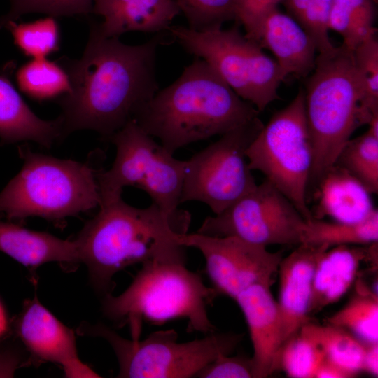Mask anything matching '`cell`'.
Here are the masks:
<instances>
[{
    "label": "cell",
    "mask_w": 378,
    "mask_h": 378,
    "mask_svg": "<svg viewBox=\"0 0 378 378\" xmlns=\"http://www.w3.org/2000/svg\"><path fill=\"white\" fill-rule=\"evenodd\" d=\"M160 39L137 46L102 36L94 23L83 56L62 66L71 92L60 97L62 138L91 130L107 139L134 120L158 91L155 74Z\"/></svg>",
    "instance_id": "6da1fadb"
},
{
    "label": "cell",
    "mask_w": 378,
    "mask_h": 378,
    "mask_svg": "<svg viewBox=\"0 0 378 378\" xmlns=\"http://www.w3.org/2000/svg\"><path fill=\"white\" fill-rule=\"evenodd\" d=\"M75 239L80 262L88 267L90 281L102 297L111 294L113 278L135 264L186 260L178 235L188 232L190 218L177 219L152 204L138 208L122 197L99 206Z\"/></svg>",
    "instance_id": "7a4b0ae2"
},
{
    "label": "cell",
    "mask_w": 378,
    "mask_h": 378,
    "mask_svg": "<svg viewBox=\"0 0 378 378\" xmlns=\"http://www.w3.org/2000/svg\"><path fill=\"white\" fill-rule=\"evenodd\" d=\"M204 59L196 57L172 84L158 91L134 120L174 154L193 142L223 135L258 118Z\"/></svg>",
    "instance_id": "3957f363"
},
{
    "label": "cell",
    "mask_w": 378,
    "mask_h": 378,
    "mask_svg": "<svg viewBox=\"0 0 378 378\" xmlns=\"http://www.w3.org/2000/svg\"><path fill=\"white\" fill-rule=\"evenodd\" d=\"M186 260H164L141 265L120 295L103 296L102 312L119 326H128L132 339L139 340L143 321L161 326L174 319L187 321L188 332L216 331L207 307L219 294L201 276L186 267Z\"/></svg>",
    "instance_id": "277c9868"
},
{
    "label": "cell",
    "mask_w": 378,
    "mask_h": 378,
    "mask_svg": "<svg viewBox=\"0 0 378 378\" xmlns=\"http://www.w3.org/2000/svg\"><path fill=\"white\" fill-rule=\"evenodd\" d=\"M311 74L304 90L314 157L309 183H316L353 132L364 125L363 92L352 51L342 45L318 54Z\"/></svg>",
    "instance_id": "5b68a950"
},
{
    "label": "cell",
    "mask_w": 378,
    "mask_h": 378,
    "mask_svg": "<svg viewBox=\"0 0 378 378\" xmlns=\"http://www.w3.org/2000/svg\"><path fill=\"white\" fill-rule=\"evenodd\" d=\"M22 169L0 192V217L59 220L99 206L96 170L88 162L18 148Z\"/></svg>",
    "instance_id": "8992f818"
},
{
    "label": "cell",
    "mask_w": 378,
    "mask_h": 378,
    "mask_svg": "<svg viewBox=\"0 0 378 378\" xmlns=\"http://www.w3.org/2000/svg\"><path fill=\"white\" fill-rule=\"evenodd\" d=\"M168 30L185 50L206 61L238 96L259 112L279 99L278 90L287 76L238 26L195 31L171 25Z\"/></svg>",
    "instance_id": "52a82bcc"
},
{
    "label": "cell",
    "mask_w": 378,
    "mask_h": 378,
    "mask_svg": "<svg viewBox=\"0 0 378 378\" xmlns=\"http://www.w3.org/2000/svg\"><path fill=\"white\" fill-rule=\"evenodd\" d=\"M83 334L104 339L112 347L120 378H190L223 355H230L242 335L217 332L187 342L173 329L158 330L143 340H129L104 324L83 326Z\"/></svg>",
    "instance_id": "ba28073f"
},
{
    "label": "cell",
    "mask_w": 378,
    "mask_h": 378,
    "mask_svg": "<svg viewBox=\"0 0 378 378\" xmlns=\"http://www.w3.org/2000/svg\"><path fill=\"white\" fill-rule=\"evenodd\" d=\"M116 148L112 167L98 172L100 204L121 197L126 186L146 192L164 213L174 215L181 204L186 160L175 158L132 120L107 139Z\"/></svg>",
    "instance_id": "9c48e42d"
},
{
    "label": "cell",
    "mask_w": 378,
    "mask_h": 378,
    "mask_svg": "<svg viewBox=\"0 0 378 378\" xmlns=\"http://www.w3.org/2000/svg\"><path fill=\"white\" fill-rule=\"evenodd\" d=\"M246 157L252 171L262 172L306 220L312 218L307 190L314 157L304 90L263 125L248 147Z\"/></svg>",
    "instance_id": "30bf717a"
},
{
    "label": "cell",
    "mask_w": 378,
    "mask_h": 378,
    "mask_svg": "<svg viewBox=\"0 0 378 378\" xmlns=\"http://www.w3.org/2000/svg\"><path fill=\"white\" fill-rule=\"evenodd\" d=\"M263 125L257 118L186 160L181 203L201 202L218 214L253 190L257 183L246 150Z\"/></svg>",
    "instance_id": "8fae6325"
},
{
    "label": "cell",
    "mask_w": 378,
    "mask_h": 378,
    "mask_svg": "<svg viewBox=\"0 0 378 378\" xmlns=\"http://www.w3.org/2000/svg\"><path fill=\"white\" fill-rule=\"evenodd\" d=\"M305 222L294 204L265 179L221 213L206 218L197 232L235 237L265 247L298 245Z\"/></svg>",
    "instance_id": "7c38bea8"
},
{
    "label": "cell",
    "mask_w": 378,
    "mask_h": 378,
    "mask_svg": "<svg viewBox=\"0 0 378 378\" xmlns=\"http://www.w3.org/2000/svg\"><path fill=\"white\" fill-rule=\"evenodd\" d=\"M177 241L201 252L213 288L233 300L253 284L271 287L282 259L280 252H270L265 246L235 237L186 232L178 234Z\"/></svg>",
    "instance_id": "4fadbf2b"
},
{
    "label": "cell",
    "mask_w": 378,
    "mask_h": 378,
    "mask_svg": "<svg viewBox=\"0 0 378 378\" xmlns=\"http://www.w3.org/2000/svg\"><path fill=\"white\" fill-rule=\"evenodd\" d=\"M13 329L32 356L59 365L65 377H101L80 360L74 330L57 319L37 298L24 303L14 321Z\"/></svg>",
    "instance_id": "5bb4252c"
},
{
    "label": "cell",
    "mask_w": 378,
    "mask_h": 378,
    "mask_svg": "<svg viewBox=\"0 0 378 378\" xmlns=\"http://www.w3.org/2000/svg\"><path fill=\"white\" fill-rule=\"evenodd\" d=\"M326 246L301 243L279 267V296L277 302L283 344L309 323V304L314 270ZM283 345V344H282Z\"/></svg>",
    "instance_id": "9a60e30c"
},
{
    "label": "cell",
    "mask_w": 378,
    "mask_h": 378,
    "mask_svg": "<svg viewBox=\"0 0 378 378\" xmlns=\"http://www.w3.org/2000/svg\"><path fill=\"white\" fill-rule=\"evenodd\" d=\"M247 323L253 349V377L264 378L274 372L283 344L281 323L276 301L270 287L253 284L234 299Z\"/></svg>",
    "instance_id": "2e32d148"
},
{
    "label": "cell",
    "mask_w": 378,
    "mask_h": 378,
    "mask_svg": "<svg viewBox=\"0 0 378 378\" xmlns=\"http://www.w3.org/2000/svg\"><path fill=\"white\" fill-rule=\"evenodd\" d=\"M251 40L269 50L287 76L306 78L315 67L314 41L298 21L278 8L262 18Z\"/></svg>",
    "instance_id": "e0dca14e"
},
{
    "label": "cell",
    "mask_w": 378,
    "mask_h": 378,
    "mask_svg": "<svg viewBox=\"0 0 378 378\" xmlns=\"http://www.w3.org/2000/svg\"><path fill=\"white\" fill-rule=\"evenodd\" d=\"M181 13L174 0H94L91 13L102 18L94 23L104 36H119L129 31L168 30Z\"/></svg>",
    "instance_id": "ac0fdd59"
},
{
    "label": "cell",
    "mask_w": 378,
    "mask_h": 378,
    "mask_svg": "<svg viewBox=\"0 0 378 378\" xmlns=\"http://www.w3.org/2000/svg\"><path fill=\"white\" fill-rule=\"evenodd\" d=\"M377 254V242L370 247L340 245L324 250L314 270L309 314L338 302L353 285L361 262Z\"/></svg>",
    "instance_id": "d6986e66"
},
{
    "label": "cell",
    "mask_w": 378,
    "mask_h": 378,
    "mask_svg": "<svg viewBox=\"0 0 378 378\" xmlns=\"http://www.w3.org/2000/svg\"><path fill=\"white\" fill-rule=\"evenodd\" d=\"M316 183L317 205L312 218L328 216L335 221L353 223L365 218L376 209L372 193L337 164L330 167Z\"/></svg>",
    "instance_id": "ffe728a7"
},
{
    "label": "cell",
    "mask_w": 378,
    "mask_h": 378,
    "mask_svg": "<svg viewBox=\"0 0 378 378\" xmlns=\"http://www.w3.org/2000/svg\"><path fill=\"white\" fill-rule=\"evenodd\" d=\"M6 74H0V139L1 144L32 141L50 148L62 139V121L38 118L22 99Z\"/></svg>",
    "instance_id": "44dd1931"
},
{
    "label": "cell",
    "mask_w": 378,
    "mask_h": 378,
    "mask_svg": "<svg viewBox=\"0 0 378 378\" xmlns=\"http://www.w3.org/2000/svg\"><path fill=\"white\" fill-rule=\"evenodd\" d=\"M0 251L23 265L34 269L48 262H80L75 240L22 227L0 220Z\"/></svg>",
    "instance_id": "7402d4cb"
},
{
    "label": "cell",
    "mask_w": 378,
    "mask_h": 378,
    "mask_svg": "<svg viewBox=\"0 0 378 378\" xmlns=\"http://www.w3.org/2000/svg\"><path fill=\"white\" fill-rule=\"evenodd\" d=\"M378 240V211L353 223L329 222L312 218L306 220L301 243L328 248L340 245H368ZM300 243V244H301Z\"/></svg>",
    "instance_id": "603a6c76"
},
{
    "label": "cell",
    "mask_w": 378,
    "mask_h": 378,
    "mask_svg": "<svg viewBox=\"0 0 378 378\" xmlns=\"http://www.w3.org/2000/svg\"><path fill=\"white\" fill-rule=\"evenodd\" d=\"M300 331L320 347L326 359L344 370L351 377L363 371L365 343L351 332L330 325L310 322Z\"/></svg>",
    "instance_id": "cb8c5ba5"
},
{
    "label": "cell",
    "mask_w": 378,
    "mask_h": 378,
    "mask_svg": "<svg viewBox=\"0 0 378 378\" xmlns=\"http://www.w3.org/2000/svg\"><path fill=\"white\" fill-rule=\"evenodd\" d=\"M373 0H332L328 27L343 38L350 50L376 35Z\"/></svg>",
    "instance_id": "d4e9b609"
},
{
    "label": "cell",
    "mask_w": 378,
    "mask_h": 378,
    "mask_svg": "<svg viewBox=\"0 0 378 378\" xmlns=\"http://www.w3.org/2000/svg\"><path fill=\"white\" fill-rule=\"evenodd\" d=\"M15 80L23 93L37 101L61 97L71 89L64 67L46 58L32 59L22 65Z\"/></svg>",
    "instance_id": "484cf974"
},
{
    "label": "cell",
    "mask_w": 378,
    "mask_h": 378,
    "mask_svg": "<svg viewBox=\"0 0 378 378\" xmlns=\"http://www.w3.org/2000/svg\"><path fill=\"white\" fill-rule=\"evenodd\" d=\"M356 289V294L326 324L342 328L364 343L378 342L377 295L362 284Z\"/></svg>",
    "instance_id": "4316f807"
},
{
    "label": "cell",
    "mask_w": 378,
    "mask_h": 378,
    "mask_svg": "<svg viewBox=\"0 0 378 378\" xmlns=\"http://www.w3.org/2000/svg\"><path fill=\"white\" fill-rule=\"evenodd\" d=\"M337 164L359 180L371 193L378 192V131L370 128L350 139L340 152Z\"/></svg>",
    "instance_id": "83f0119b"
},
{
    "label": "cell",
    "mask_w": 378,
    "mask_h": 378,
    "mask_svg": "<svg viewBox=\"0 0 378 378\" xmlns=\"http://www.w3.org/2000/svg\"><path fill=\"white\" fill-rule=\"evenodd\" d=\"M8 29L19 50L32 59L46 58L59 48V25L52 16L31 22H10Z\"/></svg>",
    "instance_id": "f1b7e54d"
},
{
    "label": "cell",
    "mask_w": 378,
    "mask_h": 378,
    "mask_svg": "<svg viewBox=\"0 0 378 378\" xmlns=\"http://www.w3.org/2000/svg\"><path fill=\"white\" fill-rule=\"evenodd\" d=\"M325 356L320 347L299 331L281 346L274 371L282 370L293 378H314Z\"/></svg>",
    "instance_id": "f546056e"
},
{
    "label": "cell",
    "mask_w": 378,
    "mask_h": 378,
    "mask_svg": "<svg viewBox=\"0 0 378 378\" xmlns=\"http://www.w3.org/2000/svg\"><path fill=\"white\" fill-rule=\"evenodd\" d=\"M354 65L360 78L363 100L361 113L365 125L378 115V41L374 36L353 51Z\"/></svg>",
    "instance_id": "4dcf8cb0"
},
{
    "label": "cell",
    "mask_w": 378,
    "mask_h": 378,
    "mask_svg": "<svg viewBox=\"0 0 378 378\" xmlns=\"http://www.w3.org/2000/svg\"><path fill=\"white\" fill-rule=\"evenodd\" d=\"M190 29L203 31L235 20V0H174Z\"/></svg>",
    "instance_id": "1f68e13d"
},
{
    "label": "cell",
    "mask_w": 378,
    "mask_h": 378,
    "mask_svg": "<svg viewBox=\"0 0 378 378\" xmlns=\"http://www.w3.org/2000/svg\"><path fill=\"white\" fill-rule=\"evenodd\" d=\"M94 0H10L9 11L0 17V29L22 15L41 13L52 17L85 15L91 13Z\"/></svg>",
    "instance_id": "d6a6232c"
},
{
    "label": "cell",
    "mask_w": 378,
    "mask_h": 378,
    "mask_svg": "<svg viewBox=\"0 0 378 378\" xmlns=\"http://www.w3.org/2000/svg\"><path fill=\"white\" fill-rule=\"evenodd\" d=\"M331 3L332 0H307L298 22L314 41L318 54H326L335 48L328 33Z\"/></svg>",
    "instance_id": "836d02e7"
},
{
    "label": "cell",
    "mask_w": 378,
    "mask_h": 378,
    "mask_svg": "<svg viewBox=\"0 0 378 378\" xmlns=\"http://www.w3.org/2000/svg\"><path fill=\"white\" fill-rule=\"evenodd\" d=\"M199 378L253 377L251 358L223 355L205 365L195 376Z\"/></svg>",
    "instance_id": "e575fe53"
},
{
    "label": "cell",
    "mask_w": 378,
    "mask_h": 378,
    "mask_svg": "<svg viewBox=\"0 0 378 378\" xmlns=\"http://www.w3.org/2000/svg\"><path fill=\"white\" fill-rule=\"evenodd\" d=\"M284 0H235V20L245 29V35L252 38L262 18Z\"/></svg>",
    "instance_id": "d590c367"
},
{
    "label": "cell",
    "mask_w": 378,
    "mask_h": 378,
    "mask_svg": "<svg viewBox=\"0 0 378 378\" xmlns=\"http://www.w3.org/2000/svg\"><path fill=\"white\" fill-rule=\"evenodd\" d=\"M21 364L20 357L11 350L0 351V377H11Z\"/></svg>",
    "instance_id": "8d00e7d4"
},
{
    "label": "cell",
    "mask_w": 378,
    "mask_h": 378,
    "mask_svg": "<svg viewBox=\"0 0 378 378\" xmlns=\"http://www.w3.org/2000/svg\"><path fill=\"white\" fill-rule=\"evenodd\" d=\"M363 371L377 377L378 342L365 343V351L363 358Z\"/></svg>",
    "instance_id": "74e56055"
},
{
    "label": "cell",
    "mask_w": 378,
    "mask_h": 378,
    "mask_svg": "<svg viewBox=\"0 0 378 378\" xmlns=\"http://www.w3.org/2000/svg\"><path fill=\"white\" fill-rule=\"evenodd\" d=\"M314 378H351L344 370L324 358L315 374Z\"/></svg>",
    "instance_id": "f35d334b"
},
{
    "label": "cell",
    "mask_w": 378,
    "mask_h": 378,
    "mask_svg": "<svg viewBox=\"0 0 378 378\" xmlns=\"http://www.w3.org/2000/svg\"><path fill=\"white\" fill-rule=\"evenodd\" d=\"M10 329V323L6 311L0 300V339L6 335Z\"/></svg>",
    "instance_id": "ab89813d"
},
{
    "label": "cell",
    "mask_w": 378,
    "mask_h": 378,
    "mask_svg": "<svg viewBox=\"0 0 378 378\" xmlns=\"http://www.w3.org/2000/svg\"><path fill=\"white\" fill-rule=\"evenodd\" d=\"M373 1H374L375 2V3H377V0H373Z\"/></svg>",
    "instance_id": "60d3db41"
}]
</instances>
